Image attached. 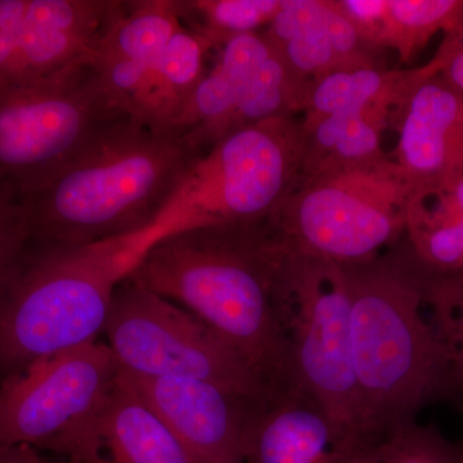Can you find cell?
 Instances as JSON below:
<instances>
[{
	"label": "cell",
	"mask_w": 463,
	"mask_h": 463,
	"mask_svg": "<svg viewBox=\"0 0 463 463\" xmlns=\"http://www.w3.org/2000/svg\"><path fill=\"white\" fill-rule=\"evenodd\" d=\"M341 268L349 295L362 440H373L416 421L452 376L449 312L439 300L435 318L423 312L440 279L405 234L383 254Z\"/></svg>",
	"instance_id": "6da1fadb"
},
{
	"label": "cell",
	"mask_w": 463,
	"mask_h": 463,
	"mask_svg": "<svg viewBox=\"0 0 463 463\" xmlns=\"http://www.w3.org/2000/svg\"><path fill=\"white\" fill-rule=\"evenodd\" d=\"M289 243L272 216L248 224L170 234L143 255L130 279L214 328L273 390L294 389L279 312Z\"/></svg>",
	"instance_id": "7a4b0ae2"
},
{
	"label": "cell",
	"mask_w": 463,
	"mask_h": 463,
	"mask_svg": "<svg viewBox=\"0 0 463 463\" xmlns=\"http://www.w3.org/2000/svg\"><path fill=\"white\" fill-rule=\"evenodd\" d=\"M200 154L176 130L125 112L17 197L29 237L88 245L147 231Z\"/></svg>",
	"instance_id": "3957f363"
},
{
	"label": "cell",
	"mask_w": 463,
	"mask_h": 463,
	"mask_svg": "<svg viewBox=\"0 0 463 463\" xmlns=\"http://www.w3.org/2000/svg\"><path fill=\"white\" fill-rule=\"evenodd\" d=\"M156 242L151 230L88 245L29 237L0 279V381L96 343L116 288Z\"/></svg>",
	"instance_id": "277c9868"
},
{
	"label": "cell",
	"mask_w": 463,
	"mask_h": 463,
	"mask_svg": "<svg viewBox=\"0 0 463 463\" xmlns=\"http://www.w3.org/2000/svg\"><path fill=\"white\" fill-rule=\"evenodd\" d=\"M301 152L295 116L231 133L194 158L151 230L164 239L269 218L300 181Z\"/></svg>",
	"instance_id": "5b68a950"
},
{
	"label": "cell",
	"mask_w": 463,
	"mask_h": 463,
	"mask_svg": "<svg viewBox=\"0 0 463 463\" xmlns=\"http://www.w3.org/2000/svg\"><path fill=\"white\" fill-rule=\"evenodd\" d=\"M125 112L91 60L0 83V187L32 190Z\"/></svg>",
	"instance_id": "8992f818"
},
{
	"label": "cell",
	"mask_w": 463,
	"mask_h": 463,
	"mask_svg": "<svg viewBox=\"0 0 463 463\" xmlns=\"http://www.w3.org/2000/svg\"><path fill=\"white\" fill-rule=\"evenodd\" d=\"M416 203L388 155L368 165L301 179L272 219L297 251L347 265L370 260L403 239Z\"/></svg>",
	"instance_id": "52a82bcc"
},
{
	"label": "cell",
	"mask_w": 463,
	"mask_h": 463,
	"mask_svg": "<svg viewBox=\"0 0 463 463\" xmlns=\"http://www.w3.org/2000/svg\"><path fill=\"white\" fill-rule=\"evenodd\" d=\"M118 376L111 350L96 341L0 381V447L102 463L99 422Z\"/></svg>",
	"instance_id": "ba28073f"
},
{
	"label": "cell",
	"mask_w": 463,
	"mask_h": 463,
	"mask_svg": "<svg viewBox=\"0 0 463 463\" xmlns=\"http://www.w3.org/2000/svg\"><path fill=\"white\" fill-rule=\"evenodd\" d=\"M103 334L124 376L203 380L254 399L277 392L214 328L130 277L116 288Z\"/></svg>",
	"instance_id": "9c48e42d"
},
{
	"label": "cell",
	"mask_w": 463,
	"mask_h": 463,
	"mask_svg": "<svg viewBox=\"0 0 463 463\" xmlns=\"http://www.w3.org/2000/svg\"><path fill=\"white\" fill-rule=\"evenodd\" d=\"M279 312L294 389L321 405L344 434L362 440L349 295L341 265L291 246L279 283Z\"/></svg>",
	"instance_id": "30bf717a"
},
{
	"label": "cell",
	"mask_w": 463,
	"mask_h": 463,
	"mask_svg": "<svg viewBox=\"0 0 463 463\" xmlns=\"http://www.w3.org/2000/svg\"><path fill=\"white\" fill-rule=\"evenodd\" d=\"M398 134L390 158L419 203L463 178V99L434 72L399 99L389 116Z\"/></svg>",
	"instance_id": "8fae6325"
},
{
	"label": "cell",
	"mask_w": 463,
	"mask_h": 463,
	"mask_svg": "<svg viewBox=\"0 0 463 463\" xmlns=\"http://www.w3.org/2000/svg\"><path fill=\"white\" fill-rule=\"evenodd\" d=\"M127 379L201 461L242 463L250 421L260 399L203 380Z\"/></svg>",
	"instance_id": "7c38bea8"
},
{
	"label": "cell",
	"mask_w": 463,
	"mask_h": 463,
	"mask_svg": "<svg viewBox=\"0 0 463 463\" xmlns=\"http://www.w3.org/2000/svg\"><path fill=\"white\" fill-rule=\"evenodd\" d=\"M123 0H30L8 80L43 78L93 58Z\"/></svg>",
	"instance_id": "4fadbf2b"
},
{
	"label": "cell",
	"mask_w": 463,
	"mask_h": 463,
	"mask_svg": "<svg viewBox=\"0 0 463 463\" xmlns=\"http://www.w3.org/2000/svg\"><path fill=\"white\" fill-rule=\"evenodd\" d=\"M355 441L312 398L297 389L279 390L258 402L242 463H340Z\"/></svg>",
	"instance_id": "5bb4252c"
},
{
	"label": "cell",
	"mask_w": 463,
	"mask_h": 463,
	"mask_svg": "<svg viewBox=\"0 0 463 463\" xmlns=\"http://www.w3.org/2000/svg\"><path fill=\"white\" fill-rule=\"evenodd\" d=\"M182 25L178 0H124L91 62L127 111L128 103Z\"/></svg>",
	"instance_id": "9a60e30c"
},
{
	"label": "cell",
	"mask_w": 463,
	"mask_h": 463,
	"mask_svg": "<svg viewBox=\"0 0 463 463\" xmlns=\"http://www.w3.org/2000/svg\"><path fill=\"white\" fill-rule=\"evenodd\" d=\"M269 53V44L258 33L225 42L215 66L197 85L172 129L183 134L197 151L213 147L221 139L224 121Z\"/></svg>",
	"instance_id": "2e32d148"
},
{
	"label": "cell",
	"mask_w": 463,
	"mask_h": 463,
	"mask_svg": "<svg viewBox=\"0 0 463 463\" xmlns=\"http://www.w3.org/2000/svg\"><path fill=\"white\" fill-rule=\"evenodd\" d=\"M99 435L102 463H203L121 373Z\"/></svg>",
	"instance_id": "e0dca14e"
},
{
	"label": "cell",
	"mask_w": 463,
	"mask_h": 463,
	"mask_svg": "<svg viewBox=\"0 0 463 463\" xmlns=\"http://www.w3.org/2000/svg\"><path fill=\"white\" fill-rule=\"evenodd\" d=\"M440 60L435 56L420 69L386 70L373 66L331 72L313 84L300 128L307 129L331 115L354 114L373 109L392 111L417 81L440 71Z\"/></svg>",
	"instance_id": "ac0fdd59"
},
{
	"label": "cell",
	"mask_w": 463,
	"mask_h": 463,
	"mask_svg": "<svg viewBox=\"0 0 463 463\" xmlns=\"http://www.w3.org/2000/svg\"><path fill=\"white\" fill-rule=\"evenodd\" d=\"M209 43L183 24L161 53L128 111L156 127L172 129L205 76Z\"/></svg>",
	"instance_id": "d6986e66"
},
{
	"label": "cell",
	"mask_w": 463,
	"mask_h": 463,
	"mask_svg": "<svg viewBox=\"0 0 463 463\" xmlns=\"http://www.w3.org/2000/svg\"><path fill=\"white\" fill-rule=\"evenodd\" d=\"M261 35L301 80L315 84L337 71L326 0H282Z\"/></svg>",
	"instance_id": "ffe728a7"
},
{
	"label": "cell",
	"mask_w": 463,
	"mask_h": 463,
	"mask_svg": "<svg viewBox=\"0 0 463 463\" xmlns=\"http://www.w3.org/2000/svg\"><path fill=\"white\" fill-rule=\"evenodd\" d=\"M313 84L298 79L279 54L270 48L221 130V139L251 125L303 114ZM219 139V141H221Z\"/></svg>",
	"instance_id": "44dd1931"
},
{
	"label": "cell",
	"mask_w": 463,
	"mask_h": 463,
	"mask_svg": "<svg viewBox=\"0 0 463 463\" xmlns=\"http://www.w3.org/2000/svg\"><path fill=\"white\" fill-rule=\"evenodd\" d=\"M463 25V0H388L383 47L410 62L439 33Z\"/></svg>",
	"instance_id": "7402d4cb"
},
{
	"label": "cell",
	"mask_w": 463,
	"mask_h": 463,
	"mask_svg": "<svg viewBox=\"0 0 463 463\" xmlns=\"http://www.w3.org/2000/svg\"><path fill=\"white\" fill-rule=\"evenodd\" d=\"M178 5L183 24L215 48L269 25L282 0H178Z\"/></svg>",
	"instance_id": "603a6c76"
},
{
	"label": "cell",
	"mask_w": 463,
	"mask_h": 463,
	"mask_svg": "<svg viewBox=\"0 0 463 463\" xmlns=\"http://www.w3.org/2000/svg\"><path fill=\"white\" fill-rule=\"evenodd\" d=\"M365 447L373 463H459L462 457V449L435 426L416 421L365 440Z\"/></svg>",
	"instance_id": "cb8c5ba5"
},
{
	"label": "cell",
	"mask_w": 463,
	"mask_h": 463,
	"mask_svg": "<svg viewBox=\"0 0 463 463\" xmlns=\"http://www.w3.org/2000/svg\"><path fill=\"white\" fill-rule=\"evenodd\" d=\"M335 8L349 21L371 48L383 47V26L388 14V0H332Z\"/></svg>",
	"instance_id": "d4e9b609"
},
{
	"label": "cell",
	"mask_w": 463,
	"mask_h": 463,
	"mask_svg": "<svg viewBox=\"0 0 463 463\" xmlns=\"http://www.w3.org/2000/svg\"><path fill=\"white\" fill-rule=\"evenodd\" d=\"M29 239L17 197L0 187V279Z\"/></svg>",
	"instance_id": "484cf974"
},
{
	"label": "cell",
	"mask_w": 463,
	"mask_h": 463,
	"mask_svg": "<svg viewBox=\"0 0 463 463\" xmlns=\"http://www.w3.org/2000/svg\"><path fill=\"white\" fill-rule=\"evenodd\" d=\"M444 36L437 53L441 60L439 76L463 99V25Z\"/></svg>",
	"instance_id": "4316f807"
},
{
	"label": "cell",
	"mask_w": 463,
	"mask_h": 463,
	"mask_svg": "<svg viewBox=\"0 0 463 463\" xmlns=\"http://www.w3.org/2000/svg\"><path fill=\"white\" fill-rule=\"evenodd\" d=\"M29 2L30 0H0V32L23 23Z\"/></svg>",
	"instance_id": "83f0119b"
},
{
	"label": "cell",
	"mask_w": 463,
	"mask_h": 463,
	"mask_svg": "<svg viewBox=\"0 0 463 463\" xmlns=\"http://www.w3.org/2000/svg\"><path fill=\"white\" fill-rule=\"evenodd\" d=\"M0 463H33L27 447H0Z\"/></svg>",
	"instance_id": "f1b7e54d"
},
{
	"label": "cell",
	"mask_w": 463,
	"mask_h": 463,
	"mask_svg": "<svg viewBox=\"0 0 463 463\" xmlns=\"http://www.w3.org/2000/svg\"><path fill=\"white\" fill-rule=\"evenodd\" d=\"M27 449H29L30 459H32L33 463H75L71 461H51V459L45 458V457H43L41 453L36 452V450L32 449V448H27Z\"/></svg>",
	"instance_id": "f546056e"
},
{
	"label": "cell",
	"mask_w": 463,
	"mask_h": 463,
	"mask_svg": "<svg viewBox=\"0 0 463 463\" xmlns=\"http://www.w3.org/2000/svg\"><path fill=\"white\" fill-rule=\"evenodd\" d=\"M459 463H463V448H462V457H461V462Z\"/></svg>",
	"instance_id": "4dcf8cb0"
}]
</instances>
